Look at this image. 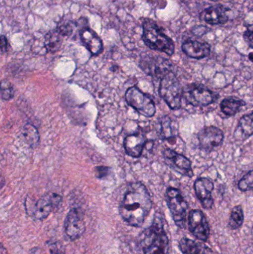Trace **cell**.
<instances>
[{
    "label": "cell",
    "instance_id": "obj_1",
    "mask_svg": "<svg viewBox=\"0 0 253 254\" xmlns=\"http://www.w3.org/2000/svg\"><path fill=\"white\" fill-rule=\"evenodd\" d=\"M152 207V202L148 190L138 182L129 187L120 202L119 212L128 225L139 228L148 216Z\"/></svg>",
    "mask_w": 253,
    "mask_h": 254
},
{
    "label": "cell",
    "instance_id": "obj_2",
    "mask_svg": "<svg viewBox=\"0 0 253 254\" xmlns=\"http://www.w3.org/2000/svg\"><path fill=\"white\" fill-rule=\"evenodd\" d=\"M142 254H167L169 240L163 228V219L157 215L152 225L144 231L139 240Z\"/></svg>",
    "mask_w": 253,
    "mask_h": 254
},
{
    "label": "cell",
    "instance_id": "obj_3",
    "mask_svg": "<svg viewBox=\"0 0 253 254\" xmlns=\"http://www.w3.org/2000/svg\"><path fill=\"white\" fill-rule=\"evenodd\" d=\"M143 41L152 50L163 52L169 56L175 53V44L170 37L163 33V30L154 21L145 19L143 22Z\"/></svg>",
    "mask_w": 253,
    "mask_h": 254
},
{
    "label": "cell",
    "instance_id": "obj_4",
    "mask_svg": "<svg viewBox=\"0 0 253 254\" xmlns=\"http://www.w3.org/2000/svg\"><path fill=\"white\" fill-rule=\"evenodd\" d=\"M159 94L172 110H178L181 107L183 89L173 73L161 79Z\"/></svg>",
    "mask_w": 253,
    "mask_h": 254
},
{
    "label": "cell",
    "instance_id": "obj_5",
    "mask_svg": "<svg viewBox=\"0 0 253 254\" xmlns=\"http://www.w3.org/2000/svg\"><path fill=\"white\" fill-rule=\"evenodd\" d=\"M126 102L141 116L152 117L156 113L154 101L148 95L141 92L136 86L129 88L126 92Z\"/></svg>",
    "mask_w": 253,
    "mask_h": 254
},
{
    "label": "cell",
    "instance_id": "obj_6",
    "mask_svg": "<svg viewBox=\"0 0 253 254\" xmlns=\"http://www.w3.org/2000/svg\"><path fill=\"white\" fill-rule=\"evenodd\" d=\"M166 198L174 222L179 228H184L188 204L182 194L178 189L169 188L166 190Z\"/></svg>",
    "mask_w": 253,
    "mask_h": 254
},
{
    "label": "cell",
    "instance_id": "obj_7",
    "mask_svg": "<svg viewBox=\"0 0 253 254\" xmlns=\"http://www.w3.org/2000/svg\"><path fill=\"white\" fill-rule=\"evenodd\" d=\"M141 69L149 75L163 78L172 73V64L169 60L156 55H145L140 61Z\"/></svg>",
    "mask_w": 253,
    "mask_h": 254
},
{
    "label": "cell",
    "instance_id": "obj_8",
    "mask_svg": "<svg viewBox=\"0 0 253 254\" xmlns=\"http://www.w3.org/2000/svg\"><path fill=\"white\" fill-rule=\"evenodd\" d=\"M183 98L193 107H206L216 99V95L203 86L190 84L183 89Z\"/></svg>",
    "mask_w": 253,
    "mask_h": 254
},
{
    "label": "cell",
    "instance_id": "obj_9",
    "mask_svg": "<svg viewBox=\"0 0 253 254\" xmlns=\"http://www.w3.org/2000/svg\"><path fill=\"white\" fill-rule=\"evenodd\" d=\"M64 230L66 237L72 241L83 235L86 231V223L80 209L72 208L69 210L65 218Z\"/></svg>",
    "mask_w": 253,
    "mask_h": 254
},
{
    "label": "cell",
    "instance_id": "obj_10",
    "mask_svg": "<svg viewBox=\"0 0 253 254\" xmlns=\"http://www.w3.org/2000/svg\"><path fill=\"white\" fill-rule=\"evenodd\" d=\"M189 229L199 240L206 242L210 234L209 223L203 212L199 210H191L188 216Z\"/></svg>",
    "mask_w": 253,
    "mask_h": 254
},
{
    "label": "cell",
    "instance_id": "obj_11",
    "mask_svg": "<svg viewBox=\"0 0 253 254\" xmlns=\"http://www.w3.org/2000/svg\"><path fill=\"white\" fill-rule=\"evenodd\" d=\"M62 197L56 193L46 194L36 203L33 216L37 220H44L60 204Z\"/></svg>",
    "mask_w": 253,
    "mask_h": 254
},
{
    "label": "cell",
    "instance_id": "obj_12",
    "mask_svg": "<svg viewBox=\"0 0 253 254\" xmlns=\"http://www.w3.org/2000/svg\"><path fill=\"white\" fill-rule=\"evenodd\" d=\"M224 132L218 127L210 126L202 128L198 134L199 146L202 149L212 151L224 140Z\"/></svg>",
    "mask_w": 253,
    "mask_h": 254
},
{
    "label": "cell",
    "instance_id": "obj_13",
    "mask_svg": "<svg viewBox=\"0 0 253 254\" xmlns=\"http://www.w3.org/2000/svg\"><path fill=\"white\" fill-rule=\"evenodd\" d=\"M163 154L165 161L171 168L183 176L193 177L192 163L187 157L171 149H165Z\"/></svg>",
    "mask_w": 253,
    "mask_h": 254
},
{
    "label": "cell",
    "instance_id": "obj_14",
    "mask_svg": "<svg viewBox=\"0 0 253 254\" xmlns=\"http://www.w3.org/2000/svg\"><path fill=\"white\" fill-rule=\"evenodd\" d=\"M196 195L200 200L202 206L205 209L212 208L214 201L212 192L214 190V185L212 181L206 178H199L194 184Z\"/></svg>",
    "mask_w": 253,
    "mask_h": 254
},
{
    "label": "cell",
    "instance_id": "obj_15",
    "mask_svg": "<svg viewBox=\"0 0 253 254\" xmlns=\"http://www.w3.org/2000/svg\"><path fill=\"white\" fill-rule=\"evenodd\" d=\"M80 40L85 47L92 55H98L103 50V44L99 36L89 27H84L80 31Z\"/></svg>",
    "mask_w": 253,
    "mask_h": 254
},
{
    "label": "cell",
    "instance_id": "obj_16",
    "mask_svg": "<svg viewBox=\"0 0 253 254\" xmlns=\"http://www.w3.org/2000/svg\"><path fill=\"white\" fill-rule=\"evenodd\" d=\"M228 9L224 6H212L203 10L199 17L203 22L210 25H221L228 22Z\"/></svg>",
    "mask_w": 253,
    "mask_h": 254
},
{
    "label": "cell",
    "instance_id": "obj_17",
    "mask_svg": "<svg viewBox=\"0 0 253 254\" xmlns=\"http://www.w3.org/2000/svg\"><path fill=\"white\" fill-rule=\"evenodd\" d=\"M182 50L190 58L200 60L210 55L211 46L206 42L187 40L183 43Z\"/></svg>",
    "mask_w": 253,
    "mask_h": 254
},
{
    "label": "cell",
    "instance_id": "obj_18",
    "mask_svg": "<svg viewBox=\"0 0 253 254\" xmlns=\"http://www.w3.org/2000/svg\"><path fill=\"white\" fill-rule=\"evenodd\" d=\"M147 139L143 134H134L127 136L124 140V149L129 156L139 158L142 155Z\"/></svg>",
    "mask_w": 253,
    "mask_h": 254
},
{
    "label": "cell",
    "instance_id": "obj_19",
    "mask_svg": "<svg viewBox=\"0 0 253 254\" xmlns=\"http://www.w3.org/2000/svg\"><path fill=\"white\" fill-rule=\"evenodd\" d=\"M253 135V112L244 116L239 121V125L234 131L236 140H245Z\"/></svg>",
    "mask_w": 253,
    "mask_h": 254
},
{
    "label": "cell",
    "instance_id": "obj_20",
    "mask_svg": "<svg viewBox=\"0 0 253 254\" xmlns=\"http://www.w3.org/2000/svg\"><path fill=\"white\" fill-rule=\"evenodd\" d=\"M64 36L57 28L47 33L45 37V47L50 53H54L60 49Z\"/></svg>",
    "mask_w": 253,
    "mask_h": 254
},
{
    "label": "cell",
    "instance_id": "obj_21",
    "mask_svg": "<svg viewBox=\"0 0 253 254\" xmlns=\"http://www.w3.org/2000/svg\"><path fill=\"white\" fill-rule=\"evenodd\" d=\"M246 105V103L242 100L231 97L225 98L221 101V109L223 113L227 116H236L241 111V109Z\"/></svg>",
    "mask_w": 253,
    "mask_h": 254
},
{
    "label": "cell",
    "instance_id": "obj_22",
    "mask_svg": "<svg viewBox=\"0 0 253 254\" xmlns=\"http://www.w3.org/2000/svg\"><path fill=\"white\" fill-rule=\"evenodd\" d=\"M22 138L25 140L27 144L30 146H37L40 141V134H39L38 130L34 125L31 124H27L25 126L22 127V131H21Z\"/></svg>",
    "mask_w": 253,
    "mask_h": 254
},
{
    "label": "cell",
    "instance_id": "obj_23",
    "mask_svg": "<svg viewBox=\"0 0 253 254\" xmlns=\"http://www.w3.org/2000/svg\"><path fill=\"white\" fill-rule=\"evenodd\" d=\"M160 137L162 138L170 139L175 137L177 127H175V122L169 116H164L162 118L160 122Z\"/></svg>",
    "mask_w": 253,
    "mask_h": 254
},
{
    "label": "cell",
    "instance_id": "obj_24",
    "mask_svg": "<svg viewBox=\"0 0 253 254\" xmlns=\"http://www.w3.org/2000/svg\"><path fill=\"white\" fill-rule=\"evenodd\" d=\"M179 247L184 254H204L201 246L190 239L183 238L180 241Z\"/></svg>",
    "mask_w": 253,
    "mask_h": 254
},
{
    "label": "cell",
    "instance_id": "obj_25",
    "mask_svg": "<svg viewBox=\"0 0 253 254\" xmlns=\"http://www.w3.org/2000/svg\"><path fill=\"white\" fill-rule=\"evenodd\" d=\"M244 219H245V216H244L242 206L238 205L233 207L230 215V221H229V227L230 229H239L243 225Z\"/></svg>",
    "mask_w": 253,
    "mask_h": 254
},
{
    "label": "cell",
    "instance_id": "obj_26",
    "mask_svg": "<svg viewBox=\"0 0 253 254\" xmlns=\"http://www.w3.org/2000/svg\"><path fill=\"white\" fill-rule=\"evenodd\" d=\"M239 188L243 192L253 190V170L247 173L239 182Z\"/></svg>",
    "mask_w": 253,
    "mask_h": 254
},
{
    "label": "cell",
    "instance_id": "obj_27",
    "mask_svg": "<svg viewBox=\"0 0 253 254\" xmlns=\"http://www.w3.org/2000/svg\"><path fill=\"white\" fill-rule=\"evenodd\" d=\"M13 93H14V92H13V88L12 85L6 80H2L1 86V98L3 100H5V101L11 99L13 98Z\"/></svg>",
    "mask_w": 253,
    "mask_h": 254
},
{
    "label": "cell",
    "instance_id": "obj_28",
    "mask_svg": "<svg viewBox=\"0 0 253 254\" xmlns=\"http://www.w3.org/2000/svg\"><path fill=\"white\" fill-rule=\"evenodd\" d=\"M74 25H75V24L74 22H68L66 23L65 22V23L60 24L56 28L65 37V36L71 35V33L73 32V30H74Z\"/></svg>",
    "mask_w": 253,
    "mask_h": 254
},
{
    "label": "cell",
    "instance_id": "obj_29",
    "mask_svg": "<svg viewBox=\"0 0 253 254\" xmlns=\"http://www.w3.org/2000/svg\"><path fill=\"white\" fill-rule=\"evenodd\" d=\"M49 249L50 254H65V249L59 242L49 243Z\"/></svg>",
    "mask_w": 253,
    "mask_h": 254
},
{
    "label": "cell",
    "instance_id": "obj_30",
    "mask_svg": "<svg viewBox=\"0 0 253 254\" xmlns=\"http://www.w3.org/2000/svg\"><path fill=\"white\" fill-rule=\"evenodd\" d=\"M244 38L249 46L253 49V23L247 27L246 31L244 34Z\"/></svg>",
    "mask_w": 253,
    "mask_h": 254
},
{
    "label": "cell",
    "instance_id": "obj_31",
    "mask_svg": "<svg viewBox=\"0 0 253 254\" xmlns=\"http://www.w3.org/2000/svg\"><path fill=\"white\" fill-rule=\"evenodd\" d=\"M95 174L96 176L99 179H103L105 176H108V173H109V168L106 167H98L95 169Z\"/></svg>",
    "mask_w": 253,
    "mask_h": 254
},
{
    "label": "cell",
    "instance_id": "obj_32",
    "mask_svg": "<svg viewBox=\"0 0 253 254\" xmlns=\"http://www.w3.org/2000/svg\"><path fill=\"white\" fill-rule=\"evenodd\" d=\"M7 49V41L4 35L1 37V54L5 53Z\"/></svg>",
    "mask_w": 253,
    "mask_h": 254
},
{
    "label": "cell",
    "instance_id": "obj_33",
    "mask_svg": "<svg viewBox=\"0 0 253 254\" xmlns=\"http://www.w3.org/2000/svg\"><path fill=\"white\" fill-rule=\"evenodd\" d=\"M249 59L253 62V52H251L249 55Z\"/></svg>",
    "mask_w": 253,
    "mask_h": 254
},
{
    "label": "cell",
    "instance_id": "obj_34",
    "mask_svg": "<svg viewBox=\"0 0 253 254\" xmlns=\"http://www.w3.org/2000/svg\"><path fill=\"white\" fill-rule=\"evenodd\" d=\"M212 1H218V0H212Z\"/></svg>",
    "mask_w": 253,
    "mask_h": 254
},
{
    "label": "cell",
    "instance_id": "obj_35",
    "mask_svg": "<svg viewBox=\"0 0 253 254\" xmlns=\"http://www.w3.org/2000/svg\"></svg>",
    "mask_w": 253,
    "mask_h": 254
}]
</instances>
